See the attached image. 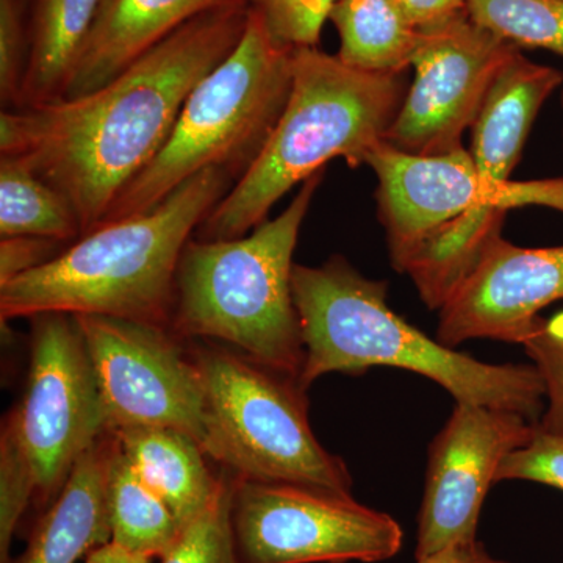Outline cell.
I'll return each instance as SVG.
<instances>
[{
	"label": "cell",
	"instance_id": "cell-1",
	"mask_svg": "<svg viewBox=\"0 0 563 563\" xmlns=\"http://www.w3.org/2000/svg\"><path fill=\"white\" fill-rule=\"evenodd\" d=\"M246 0L207 11L79 98L3 110L0 152L14 155L65 196L81 235L163 150L188 96L246 31Z\"/></svg>",
	"mask_w": 563,
	"mask_h": 563
},
{
	"label": "cell",
	"instance_id": "cell-2",
	"mask_svg": "<svg viewBox=\"0 0 563 563\" xmlns=\"http://www.w3.org/2000/svg\"><path fill=\"white\" fill-rule=\"evenodd\" d=\"M387 291V282L368 279L342 255L321 266H295L292 298L306 350L299 383L306 390L329 373L393 366L442 385L457 402L539 422L544 387L536 366L492 365L444 346L393 312Z\"/></svg>",
	"mask_w": 563,
	"mask_h": 563
},
{
	"label": "cell",
	"instance_id": "cell-3",
	"mask_svg": "<svg viewBox=\"0 0 563 563\" xmlns=\"http://www.w3.org/2000/svg\"><path fill=\"white\" fill-rule=\"evenodd\" d=\"M235 180L209 168L146 213L102 222L52 261L0 285L2 322L41 313L172 328L181 252Z\"/></svg>",
	"mask_w": 563,
	"mask_h": 563
},
{
	"label": "cell",
	"instance_id": "cell-4",
	"mask_svg": "<svg viewBox=\"0 0 563 563\" xmlns=\"http://www.w3.org/2000/svg\"><path fill=\"white\" fill-rule=\"evenodd\" d=\"M290 98L262 154L199 225V240L247 235L296 185L333 158L366 165L406 99L404 73H369L318 47L292 49Z\"/></svg>",
	"mask_w": 563,
	"mask_h": 563
},
{
	"label": "cell",
	"instance_id": "cell-5",
	"mask_svg": "<svg viewBox=\"0 0 563 563\" xmlns=\"http://www.w3.org/2000/svg\"><path fill=\"white\" fill-rule=\"evenodd\" d=\"M322 176L302 181L287 209L247 235L187 243L176 274L177 335L231 344L252 361L301 377L306 350L292 298V254Z\"/></svg>",
	"mask_w": 563,
	"mask_h": 563
},
{
	"label": "cell",
	"instance_id": "cell-6",
	"mask_svg": "<svg viewBox=\"0 0 563 563\" xmlns=\"http://www.w3.org/2000/svg\"><path fill=\"white\" fill-rule=\"evenodd\" d=\"M366 166L377 177V213L393 266L407 274L429 309L440 310L501 236L510 209L523 207V181L492 191L470 151L407 154L384 143Z\"/></svg>",
	"mask_w": 563,
	"mask_h": 563
},
{
	"label": "cell",
	"instance_id": "cell-7",
	"mask_svg": "<svg viewBox=\"0 0 563 563\" xmlns=\"http://www.w3.org/2000/svg\"><path fill=\"white\" fill-rule=\"evenodd\" d=\"M291 57L292 49L277 44L250 10L235 49L196 85L163 150L118 195L102 222L146 213L209 168L242 179L290 98Z\"/></svg>",
	"mask_w": 563,
	"mask_h": 563
},
{
	"label": "cell",
	"instance_id": "cell-8",
	"mask_svg": "<svg viewBox=\"0 0 563 563\" xmlns=\"http://www.w3.org/2000/svg\"><path fill=\"white\" fill-rule=\"evenodd\" d=\"M192 354L206 393L203 451L210 461L246 481L351 495L350 470L314 437L299 379L224 347Z\"/></svg>",
	"mask_w": 563,
	"mask_h": 563
},
{
	"label": "cell",
	"instance_id": "cell-9",
	"mask_svg": "<svg viewBox=\"0 0 563 563\" xmlns=\"http://www.w3.org/2000/svg\"><path fill=\"white\" fill-rule=\"evenodd\" d=\"M31 320L27 383L3 428L31 466L36 501L47 507L110 426L76 317L41 313Z\"/></svg>",
	"mask_w": 563,
	"mask_h": 563
},
{
	"label": "cell",
	"instance_id": "cell-10",
	"mask_svg": "<svg viewBox=\"0 0 563 563\" xmlns=\"http://www.w3.org/2000/svg\"><path fill=\"white\" fill-rule=\"evenodd\" d=\"M231 521L243 563H374L401 551L390 515L352 495L233 476Z\"/></svg>",
	"mask_w": 563,
	"mask_h": 563
},
{
	"label": "cell",
	"instance_id": "cell-11",
	"mask_svg": "<svg viewBox=\"0 0 563 563\" xmlns=\"http://www.w3.org/2000/svg\"><path fill=\"white\" fill-rule=\"evenodd\" d=\"M98 377L110 431L169 428L203 450L206 393L201 369L180 335L165 325L76 317Z\"/></svg>",
	"mask_w": 563,
	"mask_h": 563
},
{
	"label": "cell",
	"instance_id": "cell-12",
	"mask_svg": "<svg viewBox=\"0 0 563 563\" xmlns=\"http://www.w3.org/2000/svg\"><path fill=\"white\" fill-rule=\"evenodd\" d=\"M470 16L422 29L412 57L415 77L385 143L415 155L463 150L499 70L518 52Z\"/></svg>",
	"mask_w": 563,
	"mask_h": 563
},
{
	"label": "cell",
	"instance_id": "cell-13",
	"mask_svg": "<svg viewBox=\"0 0 563 563\" xmlns=\"http://www.w3.org/2000/svg\"><path fill=\"white\" fill-rule=\"evenodd\" d=\"M536 429L523 415L457 402L429 448L417 559L476 539L485 496L496 483L499 465L531 442Z\"/></svg>",
	"mask_w": 563,
	"mask_h": 563
},
{
	"label": "cell",
	"instance_id": "cell-14",
	"mask_svg": "<svg viewBox=\"0 0 563 563\" xmlns=\"http://www.w3.org/2000/svg\"><path fill=\"white\" fill-rule=\"evenodd\" d=\"M563 299V246L521 247L498 236L440 309L437 340L523 343L544 307Z\"/></svg>",
	"mask_w": 563,
	"mask_h": 563
},
{
	"label": "cell",
	"instance_id": "cell-15",
	"mask_svg": "<svg viewBox=\"0 0 563 563\" xmlns=\"http://www.w3.org/2000/svg\"><path fill=\"white\" fill-rule=\"evenodd\" d=\"M235 0H102L63 98L109 84L187 22Z\"/></svg>",
	"mask_w": 563,
	"mask_h": 563
},
{
	"label": "cell",
	"instance_id": "cell-16",
	"mask_svg": "<svg viewBox=\"0 0 563 563\" xmlns=\"http://www.w3.org/2000/svg\"><path fill=\"white\" fill-rule=\"evenodd\" d=\"M562 85V70L533 63L521 51L499 70L474 121L470 150L488 190L509 184L543 103Z\"/></svg>",
	"mask_w": 563,
	"mask_h": 563
},
{
	"label": "cell",
	"instance_id": "cell-17",
	"mask_svg": "<svg viewBox=\"0 0 563 563\" xmlns=\"http://www.w3.org/2000/svg\"><path fill=\"white\" fill-rule=\"evenodd\" d=\"M117 448V435L110 431L81 455L36 521L18 563H77L111 542L107 484Z\"/></svg>",
	"mask_w": 563,
	"mask_h": 563
},
{
	"label": "cell",
	"instance_id": "cell-18",
	"mask_svg": "<svg viewBox=\"0 0 563 563\" xmlns=\"http://www.w3.org/2000/svg\"><path fill=\"white\" fill-rule=\"evenodd\" d=\"M113 432L135 472L172 507L181 528L206 512L220 495L225 472L214 476L209 455L187 433L169 428Z\"/></svg>",
	"mask_w": 563,
	"mask_h": 563
},
{
	"label": "cell",
	"instance_id": "cell-19",
	"mask_svg": "<svg viewBox=\"0 0 563 563\" xmlns=\"http://www.w3.org/2000/svg\"><path fill=\"white\" fill-rule=\"evenodd\" d=\"M102 0H35L21 109L62 99Z\"/></svg>",
	"mask_w": 563,
	"mask_h": 563
},
{
	"label": "cell",
	"instance_id": "cell-20",
	"mask_svg": "<svg viewBox=\"0 0 563 563\" xmlns=\"http://www.w3.org/2000/svg\"><path fill=\"white\" fill-rule=\"evenodd\" d=\"M329 21L340 35L336 57L369 73H406L420 31L395 0H336Z\"/></svg>",
	"mask_w": 563,
	"mask_h": 563
},
{
	"label": "cell",
	"instance_id": "cell-21",
	"mask_svg": "<svg viewBox=\"0 0 563 563\" xmlns=\"http://www.w3.org/2000/svg\"><path fill=\"white\" fill-rule=\"evenodd\" d=\"M107 503L111 543L129 553L162 559L184 529L172 507L141 479L120 442L110 463Z\"/></svg>",
	"mask_w": 563,
	"mask_h": 563
},
{
	"label": "cell",
	"instance_id": "cell-22",
	"mask_svg": "<svg viewBox=\"0 0 563 563\" xmlns=\"http://www.w3.org/2000/svg\"><path fill=\"white\" fill-rule=\"evenodd\" d=\"M29 235L73 243L80 221L68 199L41 179L29 163L0 157V236Z\"/></svg>",
	"mask_w": 563,
	"mask_h": 563
},
{
	"label": "cell",
	"instance_id": "cell-23",
	"mask_svg": "<svg viewBox=\"0 0 563 563\" xmlns=\"http://www.w3.org/2000/svg\"><path fill=\"white\" fill-rule=\"evenodd\" d=\"M474 21L518 49H543L563 57V0H466Z\"/></svg>",
	"mask_w": 563,
	"mask_h": 563
},
{
	"label": "cell",
	"instance_id": "cell-24",
	"mask_svg": "<svg viewBox=\"0 0 563 563\" xmlns=\"http://www.w3.org/2000/svg\"><path fill=\"white\" fill-rule=\"evenodd\" d=\"M225 481L213 504L185 526L162 563H243L236 550L231 521L233 474L224 470Z\"/></svg>",
	"mask_w": 563,
	"mask_h": 563
},
{
	"label": "cell",
	"instance_id": "cell-25",
	"mask_svg": "<svg viewBox=\"0 0 563 563\" xmlns=\"http://www.w3.org/2000/svg\"><path fill=\"white\" fill-rule=\"evenodd\" d=\"M526 352L543 380L548 407L537 428L563 439V312L537 318L523 340Z\"/></svg>",
	"mask_w": 563,
	"mask_h": 563
},
{
	"label": "cell",
	"instance_id": "cell-26",
	"mask_svg": "<svg viewBox=\"0 0 563 563\" xmlns=\"http://www.w3.org/2000/svg\"><path fill=\"white\" fill-rule=\"evenodd\" d=\"M266 32L287 49L318 47L336 0H246Z\"/></svg>",
	"mask_w": 563,
	"mask_h": 563
},
{
	"label": "cell",
	"instance_id": "cell-27",
	"mask_svg": "<svg viewBox=\"0 0 563 563\" xmlns=\"http://www.w3.org/2000/svg\"><path fill=\"white\" fill-rule=\"evenodd\" d=\"M35 479L9 429L0 437V563H10V547L29 504L35 499Z\"/></svg>",
	"mask_w": 563,
	"mask_h": 563
},
{
	"label": "cell",
	"instance_id": "cell-28",
	"mask_svg": "<svg viewBox=\"0 0 563 563\" xmlns=\"http://www.w3.org/2000/svg\"><path fill=\"white\" fill-rule=\"evenodd\" d=\"M31 40L21 0H0V101L3 110H20Z\"/></svg>",
	"mask_w": 563,
	"mask_h": 563
},
{
	"label": "cell",
	"instance_id": "cell-29",
	"mask_svg": "<svg viewBox=\"0 0 563 563\" xmlns=\"http://www.w3.org/2000/svg\"><path fill=\"white\" fill-rule=\"evenodd\" d=\"M531 481L563 492V439L536 429L531 442L504 459L496 474L501 481Z\"/></svg>",
	"mask_w": 563,
	"mask_h": 563
},
{
	"label": "cell",
	"instance_id": "cell-30",
	"mask_svg": "<svg viewBox=\"0 0 563 563\" xmlns=\"http://www.w3.org/2000/svg\"><path fill=\"white\" fill-rule=\"evenodd\" d=\"M60 244L41 236H0V285L52 261Z\"/></svg>",
	"mask_w": 563,
	"mask_h": 563
},
{
	"label": "cell",
	"instance_id": "cell-31",
	"mask_svg": "<svg viewBox=\"0 0 563 563\" xmlns=\"http://www.w3.org/2000/svg\"><path fill=\"white\" fill-rule=\"evenodd\" d=\"M417 31L433 27L465 13L466 0H395Z\"/></svg>",
	"mask_w": 563,
	"mask_h": 563
},
{
	"label": "cell",
	"instance_id": "cell-32",
	"mask_svg": "<svg viewBox=\"0 0 563 563\" xmlns=\"http://www.w3.org/2000/svg\"><path fill=\"white\" fill-rule=\"evenodd\" d=\"M417 563H507L493 558L483 543L474 540L454 543L437 553L417 559Z\"/></svg>",
	"mask_w": 563,
	"mask_h": 563
},
{
	"label": "cell",
	"instance_id": "cell-33",
	"mask_svg": "<svg viewBox=\"0 0 563 563\" xmlns=\"http://www.w3.org/2000/svg\"><path fill=\"white\" fill-rule=\"evenodd\" d=\"M84 563H151V559L129 553L110 542L91 551Z\"/></svg>",
	"mask_w": 563,
	"mask_h": 563
},
{
	"label": "cell",
	"instance_id": "cell-34",
	"mask_svg": "<svg viewBox=\"0 0 563 563\" xmlns=\"http://www.w3.org/2000/svg\"><path fill=\"white\" fill-rule=\"evenodd\" d=\"M561 106H562V109H563V88H562V91H561ZM562 144H563V131H562Z\"/></svg>",
	"mask_w": 563,
	"mask_h": 563
}]
</instances>
